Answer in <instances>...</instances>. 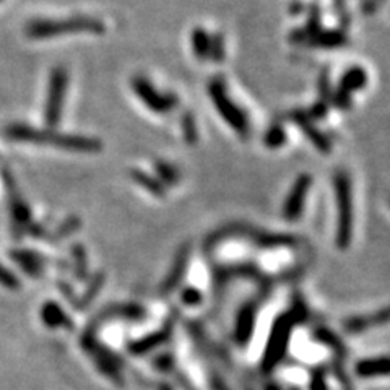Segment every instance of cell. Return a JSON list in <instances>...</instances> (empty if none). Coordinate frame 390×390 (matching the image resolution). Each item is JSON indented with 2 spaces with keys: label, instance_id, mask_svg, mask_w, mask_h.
Here are the masks:
<instances>
[{
  "label": "cell",
  "instance_id": "1",
  "mask_svg": "<svg viewBox=\"0 0 390 390\" xmlns=\"http://www.w3.org/2000/svg\"><path fill=\"white\" fill-rule=\"evenodd\" d=\"M5 135L12 140L30 142V144L38 145H51L72 151H100L103 148L101 142L98 139H93V137L64 135L51 130H38L23 124L8 125L7 130H5Z\"/></svg>",
  "mask_w": 390,
  "mask_h": 390
},
{
  "label": "cell",
  "instance_id": "2",
  "mask_svg": "<svg viewBox=\"0 0 390 390\" xmlns=\"http://www.w3.org/2000/svg\"><path fill=\"white\" fill-rule=\"evenodd\" d=\"M104 25L90 16H72L65 20H36L26 26L25 33L31 40H47V38L70 35V33H103Z\"/></svg>",
  "mask_w": 390,
  "mask_h": 390
},
{
  "label": "cell",
  "instance_id": "3",
  "mask_svg": "<svg viewBox=\"0 0 390 390\" xmlns=\"http://www.w3.org/2000/svg\"><path fill=\"white\" fill-rule=\"evenodd\" d=\"M335 197L338 207L337 238L335 243L342 251H347L353 241V197H351V183L348 174L338 171L333 178Z\"/></svg>",
  "mask_w": 390,
  "mask_h": 390
},
{
  "label": "cell",
  "instance_id": "4",
  "mask_svg": "<svg viewBox=\"0 0 390 390\" xmlns=\"http://www.w3.org/2000/svg\"><path fill=\"white\" fill-rule=\"evenodd\" d=\"M298 323L293 312H287V314L280 316L277 321H275L270 338H268L267 347H265V355L262 358V371L270 372L277 367L282 360L287 355L288 345H289V337L291 332H293V327Z\"/></svg>",
  "mask_w": 390,
  "mask_h": 390
},
{
  "label": "cell",
  "instance_id": "5",
  "mask_svg": "<svg viewBox=\"0 0 390 390\" xmlns=\"http://www.w3.org/2000/svg\"><path fill=\"white\" fill-rule=\"evenodd\" d=\"M208 91H210V96L213 100V104H215L217 111L222 114V117L224 119L229 127H233L241 137H247L249 135V120L246 119L244 113L236 106V104L229 100L228 93H226V85L224 81L217 76L210 81L208 85Z\"/></svg>",
  "mask_w": 390,
  "mask_h": 390
},
{
  "label": "cell",
  "instance_id": "6",
  "mask_svg": "<svg viewBox=\"0 0 390 390\" xmlns=\"http://www.w3.org/2000/svg\"><path fill=\"white\" fill-rule=\"evenodd\" d=\"M69 75L67 70L62 67H56L51 72L47 86V98H46V109H44V117L49 127L59 124L60 114H62V104L67 91Z\"/></svg>",
  "mask_w": 390,
  "mask_h": 390
},
{
  "label": "cell",
  "instance_id": "7",
  "mask_svg": "<svg viewBox=\"0 0 390 390\" xmlns=\"http://www.w3.org/2000/svg\"><path fill=\"white\" fill-rule=\"evenodd\" d=\"M132 86H134L135 95L140 98L142 103H145V106L148 109H151V111L164 114L173 111V109L178 106V98L174 95H163V93H159L158 90H155V86H153L150 81L144 76H135L134 80H132Z\"/></svg>",
  "mask_w": 390,
  "mask_h": 390
},
{
  "label": "cell",
  "instance_id": "8",
  "mask_svg": "<svg viewBox=\"0 0 390 390\" xmlns=\"http://www.w3.org/2000/svg\"><path fill=\"white\" fill-rule=\"evenodd\" d=\"M311 188V176L309 174H301L293 188L289 190V195L287 202L283 205V218L288 222H296L301 215H303L304 203L307 190Z\"/></svg>",
  "mask_w": 390,
  "mask_h": 390
},
{
  "label": "cell",
  "instance_id": "9",
  "mask_svg": "<svg viewBox=\"0 0 390 390\" xmlns=\"http://www.w3.org/2000/svg\"><path fill=\"white\" fill-rule=\"evenodd\" d=\"M189 259H190V246L189 244L180 246L179 252L176 254L173 265H171V268H169L168 277L164 278L161 289H159V293H161L163 296L171 294L179 288V285H180V282H183L185 272H188Z\"/></svg>",
  "mask_w": 390,
  "mask_h": 390
},
{
  "label": "cell",
  "instance_id": "10",
  "mask_svg": "<svg viewBox=\"0 0 390 390\" xmlns=\"http://www.w3.org/2000/svg\"><path fill=\"white\" fill-rule=\"evenodd\" d=\"M256 319H257V304L256 303H247L241 307L238 317H236V326H234V342L239 347H246L251 342L252 333L256 328Z\"/></svg>",
  "mask_w": 390,
  "mask_h": 390
},
{
  "label": "cell",
  "instance_id": "11",
  "mask_svg": "<svg viewBox=\"0 0 390 390\" xmlns=\"http://www.w3.org/2000/svg\"><path fill=\"white\" fill-rule=\"evenodd\" d=\"M390 323V306L382 307L371 316H353L343 322L347 333H361L374 327H382Z\"/></svg>",
  "mask_w": 390,
  "mask_h": 390
},
{
  "label": "cell",
  "instance_id": "12",
  "mask_svg": "<svg viewBox=\"0 0 390 390\" xmlns=\"http://www.w3.org/2000/svg\"><path fill=\"white\" fill-rule=\"evenodd\" d=\"M355 372L361 379L390 376V356H377V358L361 360L356 362Z\"/></svg>",
  "mask_w": 390,
  "mask_h": 390
},
{
  "label": "cell",
  "instance_id": "13",
  "mask_svg": "<svg viewBox=\"0 0 390 390\" xmlns=\"http://www.w3.org/2000/svg\"><path fill=\"white\" fill-rule=\"evenodd\" d=\"M366 84H367L366 70H362L361 67H353L343 75L342 81H340V93L350 96L351 93L358 91L362 86H366Z\"/></svg>",
  "mask_w": 390,
  "mask_h": 390
},
{
  "label": "cell",
  "instance_id": "14",
  "mask_svg": "<svg viewBox=\"0 0 390 390\" xmlns=\"http://www.w3.org/2000/svg\"><path fill=\"white\" fill-rule=\"evenodd\" d=\"M294 120L296 124L301 125V127L304 129V134L309 137V139L312 140V144H314L319 150L321 151H331V144H328L327 137H323L322 134H319V132L312 127L311 122H309V117L306 116V114L303 113H294L293 117H291Z\"/></svg>",
  "mask_w": 390,
  "mask_h": 390
},
{
  "label": "cell",
  "instance_id": "15",
  "mask_svg": "<svg viewBox=\"0 0 390 390\" xmlns=\"http://www.w3.org/2000/svg\"><path fill=\"white\" fill-rule=\"evenodd\" d=\"M169 335H171V331L169 328H163V331L153 332L148 335V337L139 340V342H134L130 345L132 353L135 355H142V353H148V351L159 347V345H163L166 340L169 338Z\"/></svg>",
  "mask_w": 390,
  "mask_h": 390
},
{
  "label": "cell",
  "instance_id": "16",
  "mask_svg": "<svg viewBox=\"0 0 390 390\" xmlns=\"http://www.w3.org/2000/svg\"><path fill=\"white\" fill-rule=\"evenodd\" d=\"M192 42V51L199 59L210 57V46H212V38L208 36V33L202 28H195L190 35Z\"/></svg>",
  "mask_w": 390,
  "mask_h": 390
},
{
  "label": "cell",
  "instance_id": "17",
  "mask_svg": "<svg viewBox=\"0 0 390 390\" xmlns=\"http://www.w3.org/2000/svg\"><path fill=\"white\" fill-rule=\"evenodd\" d=\"M311 42L321 47H338L347 42V36L340 31H327L319 33L314 38H311Z\"/></svg>",
  "mask_w": 390,
  "mask_h": 390
},
{
  "label": "cell",
  "instance_id": "18",
  "mask_svg": "<svg viewBox=\"0 0 390 390\" xmlns=\"http://www.w3.org/2000/svg\"><path fill=\"white\" fill-rule=\"evenodd\" d=\"M132 178L135 179L137 184H140L142 188H145L148 192H151L156 197H164V188L161 183L156 179H153L151 176H148L142 171H132Z\"/></svg>",
  "mask_w": 390,
  "mask_h": 390
},
{
  "label": "cell",
  "instance_id": "19",
  "mask_svg": "<svg viewBox=\"0 0 390 390\" xmlns=\"http://www.w3.org/2000/svg\"><path fill=\"white\" fill-rule=\"evenodd\" d=\"M285 140H287V134H285V129L282 127V125L275 124L270 129H268L267 135H265V145L268 148L282 147L285 144Z\"/></svg>",
  "mask_w": 390,
  "mask_h": 390
},
{
  "label": "cell",
  "instance_id": "20",
  "mask_svg": "<svg viewBox=\"0 0 390 390\" xmlns=\"http://www.w3.org/2000/svg\"><path fill=\"white\" fill-rule=\"evenodd\" d=\"M156 171L159 174V178H161L163 183H166L169 185H176L179 180V173L176 171V168L171 166V164L168 163H163V161H158L155 164Z\"/></svg>",
  "mask_w": 390,
  "mask_h": 390
},
{
  "label": "cell",
  "instance_id": "21",
  "mask_svg": "<svg viewBox=\"0 0 390 390\" xmlns=\"http://www.w3.org/2000/svg\"><path fill=\"white\" fill-rule=\"evenodd\" d=\"M210 59L215 60V62H222L224 59V41L223 36H213L212 38V46H210Z\"/></svg>",
  "mask_w": 390,
  "mask_h": 390
},
{
  "label": "cell",
  "instance_id": "22",
  "mask_svg": "<svg viewBox=\"0 0 390 390\" xmlns=\"http://www.w3.org/2000/svg\"><path fill=\"white\" fill-rule=\"evenodd\" d=\"M183 129H184V139L189 142V144H194L197 140V127H195V120L194 117L188 114L183 119Z\"/></svg>",
  "mask_w": 390,
  "mask_h": 390
},
{
  "label": "cell",
  "instance_id": "23",
  "mask_svg": "<svg viewBox=\"0 0 390 390\" xmlns=\"http://www.w3.org/2000/svg\"><path fill=\"white\" fill-rule=\"evenodd\" d=\"M180 296H183V303H185L188 306H199L203 299L200 291L195 288H184L183 294Z\"/></svg>",
  "mask_w": 390,
  "mask_h": 390
},
{
  "label": "cell",
  "instance_id": "24",
  "mask_svg": "<svg viewBox=\"0 0 390 390\" xmlns=\"http://www.w3.org/2000/svg\"><path fill=\"white\" fill-rule=\"evenodd\" d=\"M316 335H317V340H321L322 343L331 345V347H333L335 350H343L342 343H340V340L337 337H335V335L332 332L326 331V328H322V331H317Z\"/></svg>",
  "mask_w": 390,
  "mask_h": 390
},
{
  "label": "cell",
  "instance_id": "25",
  "mask_svg": "<svg viewBox=\"0 0 390 390\" xmlns=\"http://www.w3.org/2000/svg\"><path fill=\"white\" fill-rule=\"evenodd\" d=\"M156 365L159 369H163V371H169V369H173V365H174V360H173V356H169V355H164V356H159V358H156Z\"/></svg>",
  "mask_w": 390,
  "mask_h": 390
},
{
  "label": "cell",
  "instance_id": "26",
  "mask_svg": "<svg viewBox=\"0 0 390 390\" xmlns=\"http://www.w3.org/2000/svg\"><path fill=\"white\" fill-rule=\"evenodd\" d=\"M311 390H327V384L326 379L321 374H316L311 381Z\"/></svg>",
  "mask_w": 390,
  "mask_h": 390
},
{
  "label": "cell",
  "instance_id": "27",
  "mask_svg": "<svg viewBox=\"0 0 390 390\" xmlns=\"http://www.w3.org/2000/svg\"><path fill=\"white\" fill-rule=\"evenodd\" d=\"M267 390H280L277 386H275V384H273V386H268V389Z\"/></svg>",
  "mask_w": 390,
  "mask_h": 390
},
{
  "label": "cell",
  "instance_id": "28",
  "mask_svg": "<svg viewBox=\"0 0 390 390\" xmlns=\"http://www.w3.org/2000/svg\"><path fill=\"white\" fill-rule=\"evenodd\" d=\"M293 390H296V389H293Z\"/></svg>",
  "mask_w": 390,
  "mask_h": 390
}]
</instances>
